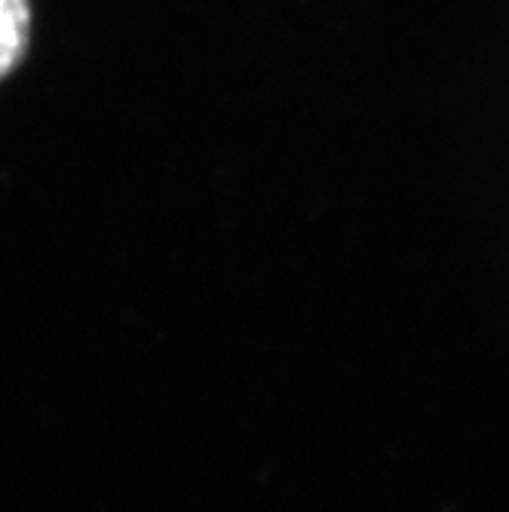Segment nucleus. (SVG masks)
Instances as JSON below:
<instances>
[{
    "instance_id": "1",
    "label": "nucleus",
    "mask_w": 509,
    "mask_h": 512,
    "mask_svg": "<svg viewBox=\"0 0 509 512\" xmlns=\"http://www.w3.org/2000/svg\"><path fill=\"white\" fill-rule=\"evenodd\" d=\"M31 34H34L31 0H0V83L25 65L31 53Z\"/></svg>"
}]
</instances>
